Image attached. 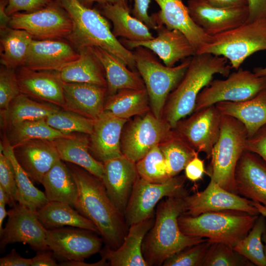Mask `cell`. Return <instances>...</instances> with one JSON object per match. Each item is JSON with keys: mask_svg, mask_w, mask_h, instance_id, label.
Wrapping results in <instances>:
<instances>
[{"mask_svg": "<svg viewBox=\"0 0 266 266\" xmlns=\"http://www.w3.org/2000/svg\"><path fill=\"white\" fill-rule=\"evenodd\" d=\"M67 166L77 187L74 208L96 225L106 246L118 248L129 230L124 214L113 203L100 178L76 165Z\"/></svg>", "mask_w": 266, "mask_h": 266, "instance_id": "cell-1", "label": "cell"}, {"mask_svg": "<svg viewBox=\"0 0 266 266\" xmlns=\"http://www.w3.org/2000/svg\"><path fill=\"white\" fill-rule=\"evenodd\" d=\"M186 190L165 198L158 203L155 221L142 246L148 266L163 265L168 257L185 247L207 238L187 235L180 230L178 218L185 211Z\"/></svg>", "mask_w": 266, "mask_h": 266, "instance_id": "cell-2", "label": "cell"}, {"mask_svg": "<svg viewBox=\"0 0 266 266\" xmlns=\"http://www.w3.org/2000/svg\"><path fill=\"white\" fill-rule=\"evenodd\" d=\"M227 63L226 58L208 53L191 57L186 72L168 96L164 107L163 118L173 129L180 120L194 112L198 96L215 74L229 76L232 67Z\"/></svg>", "mask_w": 266, "mask_h": 266, "instance_id": "cell-3", "label": "cell"}, {"mask_svg": "<svg viewBox=\"0 0 266 266\" xmlns=\"http://www.w3.org/2000/svg\"><path fill=\"white\" fill-rule=\"evenodd\" d=\"M67 12L73 25L66 40L78 51L98 46L113 54L132 70L136 67L133 52L114 36L107 19L99 10L78 0H56Z\"/></svg>", "mask_w": 266, "mask_h": 266, "instance_id": "cell-4", "label": "cell"}, {"mask_svg": "<svg viewBox=\"0 0 266 266\" xmlns=\"http://www.w3.org/2000/svg\"><path fill=\"white\" fill-rule=\"evenodd\" d=\"M259 215L233 210L207 212L197 216L182 214L178 222L181 231L187 235L233 247L248 234Z\"/></svg>", "mask_w": 266, "mask_h": 266, "instance_id": "cell-5", "label": "cell"}, {"mask_svg": "<svg viewBox=\"0 0 266 266\" xmlns=\"http://www.w3.org/2000/svg\"><path fill=\"white\" fill-rule=\"evenodd\" d=\"M133 52L136 68L148 95L151 111L157 118H162L168 97L184 77L192 57L178 66L170 67L163 65L145 47H137Z\"/></svg>", "mask_w": 266, "mask_h": 266, "instance_id": "cell-6", "label": "cell"}, {"mask_svg": "<svg viewBox=\"0 0 266 266\" xmlns=\"http://www.w3.org/2000/svg\"><path fill=\"white\" fill-rule=\"evenodd\" d=\"M247 137L246 129L240 121L222 114L219 138L211 153L210 176L221 187L236 194L235 171L245 150Z\"/></svg>", "mask_w": 266, "mask_h": 266, "instance_id": "cell-7", "label": "cell"}, {"mask_svg": "<svg viewBox=\"0 0 266 266\" xmlns=\"http://www.w3.org/2000/svg\"><path fill=\"white\" fill-rule=\"evenodd\" d=\"M266 50V18L245 23L229 31L212 36L196 54L208 53L222 56L230 61L232 68L238 69L255 53Z\"/></svg>", "mask_w": 266, "mask_h": 266, "instance_id": "cell-8", "label": "cell"}, {"mask_svg": "<svg viewBox=\"0 0 266 266\" xmlns=\"http://www.w3.org/2000/svg\"><path fill=\"white\" fill-rule=\"evenodd\" d=\"M174 133L169 123L157 118L151 111L136 116L125 125L121 134V149L124 156L135 163L153 147Z\"/></svg>", "mask_w": 266, "mask_h": 266, "instance_id": "cell-9", "label": "cell"}, {"mask_svg": "<svg viewBox=\"0 0 266 266\" xmlns=\"http://www.w3.org/2000/svg\"><path fill=\"white\" fill-rule=\"evenodd\" d=\"M225 79L212 80L199 93L194 111L221 101L237 102L251 99L266 89V77L239 68Z\"/></svg>", "mask_w": 266, "mask_h": 266, "instance_id": "cell-10", "label": "cell"}, {"mask_svg": "<svg viewBox=\"0 0 266 266\" xmlns=\"http://www.w3.org/2000/svg\"><path fill=\"white\" fill-rule=\"evenodd\" d=\"M8 27L25 30L35 40L66 39L73 28L67 12L56 0L34 12L13 14Z\"/></svg>", "mask_w": 266, "mask_h": 266, "instance_id": "cell-11", "label": "cell"}, {"mask_svg": "<svg viewBox=\"0 0 266 266\" xmlns=\"http://www.w3.org/2000/svg\"><path fill=\"white\" fill-rule=\"evenodd\" d=\"M186 178L185 175H177L165 182L155 183L139 177L124 214L128 227L153 216L155 206L164 198L186 190L184 184Z\"/></svg>", "mask_w": 266, "mask_h": 266, "instance_id": "cell-12", "label": "cell"}, {"mask_svg": "<svg viewBox=\"0 0 266 266\" xmlns=\"http://www.w3.org/2000/svg\"><path fill=\"white\" fill-rule=\"evenodd\" d=\"M92 231L73 227L47 230L46 243L56 260L84 261L101 250V238Z\"/></svg>", "mask_w": 266, "mask_h": 266, "instance_id": "cell-13", "label": "cell"}, {"mask_svg": "<svg viewBox=\"0 0 266 266\" xmlns=\"http://www.w3.org/2000/svg\"><path fill=\"white\" fill-rule=\"evenodd\" d=\"M221 115L215 104L209 106L180 120L173 129L194 150L209 159L219 138Z\"/></svg>", "mask_w": 266, "mask_h": 266, "instance_id": "cell-14", "label": "cell"}, {"mask_svg": "<svg viewBox=\"0 0 266 266\" xmlns=\"http://www.w3.org/2000/svg\"><path fill=\"white\" fill-rule=\"evenodd\" d=\"M6 226L0 232V250L9 244L21 242L38 251L49 249L46 243L47 230L39 221L36 211L16 204L7 211Z\"/></svg>", "mask_w": 266, "mask_h": 266, "instance_id": "cell-15", "label": "cell"}, {"mask_svg": "<svg viewBox=\"0 0 266 266\" xmlns=\"http://www.w3.org/2000/svg\"><path fill=\"white\" fill-rule=\"evenodd\" d=\"M185 215L197 216L212 211H239L252 215L260 213L252 201L229 192L218 184L212 178L202 191L185 197Z\"/></svg>", "mask_w": 266, "mask_h": 266, "instance_id": "cell-16", "label": "cell"}, {"mask_svg": "<svg viewBox=\"0 0 266 266\" xmlns=\"http://www.w3.org/2000/svg\"><path fill=\"white\" fill-rule=\"evenodd\" d=\"M79 56V51L66 39H33L23 66L36 71H60Z\"/></svg>", "mask_w": 266, "mask_h": 266, "instance_id": "cell-17", "label": "cell"}, {"mask_svg": "<svg viewBox=\"0 0 266 266\" xmlns=\"http://www.w3.org/2000/svg\"><path fill=\"white\" fill-rule=\"evenodd\" d=\"M187 6L194 22L212 36L245 23L249 15L248 6L219 8L188 0Z\"/></svg>", "mask_w": 266, "mask_h": 266, "instance_id": "cell-18", "label": "cell"}, {"mask_svg": "<svg viewBox=\"0 0 266 266\" xmlns=\"http://www.w3.org/2000/svg\"><path fill=\"white\" fill-rule=\"evenodd\" d=\"M156 31L157 36L150 40L132 41L124 39L121 42L128 49L141 46L149 49L157 55L165 65L170 67L196 54L194 46L180 31L165 26H158Z\"/></svg>", "mask_w": 266, "mask_h": 266, "instance_id": "cell-19", "label": "cell"}, {"mask_svg": "<svg viewBox=\"0 0 266 266\" xmlns=\"http://www.w3.org/2000/svg\"><path fill=\"white\" fill-rule=\"evenodd\" d=\"M103 164L101 180L109 197L124 214L133 186L139 177L136 163L123 155L108 160Z\"/></svg>", "mask_w": 266, "mask_h": 266, "instance_id": "cell-20", "label": "cell"}, {"mask_svg": "<svg viewBox=\"0 0 266 266\" xmlns=\"http://www.w3.org/2000/svg\"><path fill=\"white\" fill-rule=\"evenodd\" d=\"M160 10L151 15L157 26L180 31L188 39L197 52L209 43L212 36L206 33L192 20L182 0H154Z\"/></svg>", "mask_w": 266, "mask_h": 266, "instance_id": "cell-21", "label": "cell"}, {"mask_svg": "<svg viewBox=\"0 0 266 266\" xmlns=\"http://www.w3.org/2000/svg\"><path fill=\"white\" fill-rule=\"evenodd\" d=\"M21 93L64 109L63 81L57 71H36L24 66L16 71Z\"/></svg>", "mask_w": 266, "mask_h": 266, "instance_id": "cell-22", "label": "cell"}, {"mask_svg": "<svg viewBox=\"0 0 266 266\" xmlns=\"http://www.w3.org/2000/svg\"><path fill=\"white\" fill-rule=\"evenodd\" d=\"M12 147L18 163L34 183H41L45 174L61 160L53 140L31 139Z\"/></svg>", "mask_w": 266, "mask_h": 266, "instance_id": "cell-23", "label": "cell"}, {"mask_svg": "<svg viewBox=\"0 0 266 266\" xmlns=\"http://www.w3.org/2000/svg\"><path fill=\"white\" fill-rule=\"evenodd\" d=\"M237 194L266 206V162L260 156L245 150L235 171Z\"/></svg>", "mask_w": 266, "mask_h": 266, "instance_id": "cell-24", "label": "cell"}, {"mask_svg": "<svg viewBox=\"0 0 266 266\" xmlns=\"http://www.w3.org/2000/svg\"><path fill=\"white\" fill-rule=\"evenodd\" d=\"M128 121L104 110L95 120L93 132L90 135V149L97 160L103 163L123 155L121 138Z\"/></svg>", "mask_w": 266, "mask_h": 266, "instance_id": "cell-25", "label": "cell"}, {"mask_svg": "<svg viewBox=\"0 0 266 266\" xmlns=\"http://www.w3.org/2000/svg\"><path fill=\"white\" fill-rule=\"evenodd\" d=\"M155 221L152 216L129 226L128 232L121 246L112 249L105 246L100 251L112 266H148L142 253L144 238Z\"/></svg>", "mask_w": 266, "mask_h": 266, "instance_id": "cell-26", "label": "cell"}, {"mask_svg": "<svg viewBox=\"0 0 266 266\" xmlns=\"http://www.w3.org/2000/svg\"><path fill=\"white\" fill-rule=\"evenodd\" d=\"M65 108L95 120L103 111L107 87L90 83L63 82Z\"/></svg>", "mask_w": 266, "mask_h": 266, "instance_id": "cell-27", "label": "cell"}, {"mask_svg": "<svg viewBox=\"0 0 266 266\" xmlns=\"http://www.w3.org/2000/svg\"><path fill=\"white\" fill-rule=\"evenodd\" d=\"M101 64L107 81V96L125 89L140 90L145 88L140 74L129 69L117 57L98 46L90 47Z\"/></svg>", "mask_w": 266, "mask_h": 266, "instance_id": "cell-28", "label": "cell"}, {"mask_svg": "<svg viewBox=\"0 0 266 266\" xmlns=\"http://www.w3.org/2000/svg\"><path fill=\"white\" fill-rule=\"evenodd\" d=\"M215 105L221 114L240 121L246 129L248 137L252 136L266 124V89L246 100L221 101Z\"/></svg>", "mask_w": 266, "mask_h": 266, "instance_id": "cell-29", "label": "cell"}, {"mask_svg": "<svg viewBox=\"0 0 266 266\" xmlns=\"http://www.w3.org/2000/svg\"><path fill=\"white\" fill-rule=\"evenodd\" d=\"M88 134H73L69 137L53 140L60 159L76 165L100 180L103 174V164L89 152L90 139Z\"/></svg>", "mask_w": 266, "mask_h": 266, "instance_id": "cell-30", "label": "cell"}, {"mask_svg": "<svg viewBox=\"0 0 266 266\" xmlns=\"http://www.w3.org/2000/svg\"><path fill=\"white\" fill-rule=\"evenodd\" d=\"M98 5L100 13L112 22V33L115 37L132 41H145L154 37L145 24L131 15L130 8L117 4Z\"/></svg>", "mask_w": 266, "mask_h": 266, "instance_id": "cell-31", "label": "cell"}, {"mask_svg": "<svg viewBox=\"0 0 266 266\" xmlns=\"http://www.w3.org/2000/svg\"><path fill=\"white\" fill-rule=\"evenodd\" d=\"M37 217L47 230L73 227L92 231L100 235L96 225L67 203L51 201L36 210Z\"/></svg>", "mask_w": 266, "mask_h": 266, "instance_id": "cell-32", "label": "cell"}, {"mask_svg": "<svg viewBox=\"0 0 266 266\" xmlns=\"http://www.w3.org/2000/svg\"><path fill=\"white\" fill-rule=\"evenodd\" d=\"M80 56L60 72L63 82L90 83L107 87L104 68L90 47L78 50Z\"/></svg>", "mask_w": 266, "mask_h": 266, "instance_id": "cell-33", "label": "cell"}, {"mask_svg": "<svg viewBox=\"0 0 266 266\" xmlns=\"http://www.w3.org/2000/svg\"><path fill=\"white\" fill-rule=\"evenodd\" d=\"M60 109L56 105L35 101L21 93L10 102L6 110H0L1 126L7 129L25 121L46 119Z\"/></svg>", "mask_w": 266, "mask_h": 266, "instance_id": "cell-34", "label": "cell"}, {"mask_svg": "<svg viewBox=\"0 0 266 266\" xmlns=\"http://www.w3.org/2000/svg\"><path fill=\"white\" fill-rule=\"evenodd\" d=\"M41 184L45 189L48 201H60L73 207L77 196V187L67 166L58 161L42 178Z\"/></svg>", "mask_w": 266, "mask_h": 266, "instance_id": "cell-35", "label": "cell"}, {"mask_svg": "<svg viewBox=\"0 0 266 266\" xmlns=\"http://www.w3.org/2000/svg\"><path fill=\"white\" fill-rule=\"evenodd\" d=\"M149 105L146 88L125 89L108 96L103 110L118 118L129 120L132 117L143 115L150 111Z\"/></svg>", "mask_w": 266, "mask_h": 266, "instance_id": "cell-36", "label": "cell"}, {"mask_svg": "<svg viewBox=\"0 0 266 266\" xmlns=\"http://www.w3.org/2000/svg\"><path fill=\"white\" fill-rule=\"evenodd\" d=\"M0 30V63L16 69L24 65L32 36L25 30L7 27Z\"/></svg>", "mask_w": 266, "mask_h": 266, "instance_id": "cell-37", "label": "cell"}, {"mask_svg": "<svg viewBox=\"0 0 266 266\" xmlns=\"http://www.w3.org/2000/svg\"><path fill=\"white\" fill-rule=\"evenodd\" d=\"M1 152L8 156L14 169L19 194L18 203L36 211L45 205L48 200L45 193L34 186L33 182L20 166L15 158L13 147L6 135L2 144L0 143V153Z\"/></svg>", "mask_w": 266, "mask_h": 266, "instance_id": "cell-38", "label": "cell"}, {"mask_svg": "<svg viewBox=\"0 0 266 266\" xmlns=\"http://www.w3.org/2000/svg\"><path fill=\"white\" fill-rule=\"evenodd\" d=\"M6 130V136L12 146L31 139L54 140L69 137L73 134H66L55 129L47 123L45 119L25 121L14 125Z\"/></svg>", "mask_w": 266, "mask_h": 266, "instance_id": "cell-39", "label": "cell"}, {"mask_svg": "<svg viewBox=\"0 0 266 266\" xmlns=\"http://www.w3.org/2000/svg\"><path fill=\"white\" fill-rule=\"evenodd\" d=\"M171 177L178 175L198 152L194 150L175 131L159 144Z\"/></svg>", "mask_w": 266, "mask_h": 266, "instance_id": "cell-40", "label": "cell"}, {"mask_svg": "<svg viewBox=\"0 0 266 266\" xmlns=\"http://www.w3.org/2000/svg\"><path fill=\"white\" fill-rule=\"evenodd\" d=\"M266 233V217L260 214L248 234L233 247L254 266H266L262 237Z\"/></svg>", "mask_w": 266, "mask_h": 266, "instance_id": "cell-41", "label": "cell"}, {"mask_svg": "<svg viewBox=\"0 0 266 266\" xmlns=\"http://www.w3.org/2000/svg\"><path fill=\"white\" fill-rule=\"evenodd\" d=\"M136 166L139 177L150 182L161 183L172 177L159 145L137 162Z\"/></svg>", "mask_w": 266, "mask_h": 266, "instance_id": "cell-42", "label": "cell"}, {"mask_svg": "<svg viewBox=\"0 0 266 266\" xmlns=\"http://www.w3.org/2000/svg\"><path fill=\"white\" fill-rule=\"evenodd\" d=\"M45 121L50 126L64 134L77 132L89 135L93 132L95 123L94 119L63 109L50 114Z\"/></svg>", "mask_w": 266, "mask_h": 266, "instance_id": "cell-43", "label": "cell"}, {"mask_svg": "<svg viewBox=\"0 0 266 266\" xmlns=\"http://www.w3.org/2000/svg\"><path fill=\"white\" fill-rule=\"evenodd\" d=\"M245 257L226 244L211 242L203 266H253Z\"/></svg>", "mask_w": 266, "mask_h": 266, "instance_id": "cell-44", "label": "cell"}, {"mask_svg": "<svg viewBox=\"0 0 266 266\" xmlns=\"http://www.w3.org/2000/svg\"><path fill=\"white\" fill-rule=\"evenodd\" d=\"M211 241H204L187 247L167 258L164 266H203Z\"/></svg>", "mask_w": 266, "mask_h": 266, "instance_id": "cell-45", "label": "cell"}, {"mask_svg": "<svg viewBox=\"0 0 266 266\" xmlns=\"http://www.w3.org/2000/svg\"><path fill=\"white\" fill-rule=\"evenodd\" d=\"M21 94L15 68L1 66L0 69V108L6 110L10 102Z\"/></svg>", "mask_w": 266, "mask_h": 266, "instance_id": "cell-46", "label": "cell"}, {"mask_svg": "<svg viewBox=\"0 0 266 266\" xmlns=\"http://www.w3.org/2000/svg\"><path fill=\"white\" fill-rule=\"evenodd\" d=\"M0 186L8 194L13 204L19 201V194L12 164L7 155L0 153Z\"/></svg>", "mask_w": 266, "mask_h": 266, "instance_id": "cell-47", "label": "cell"}, {"mask_svg": "<svg viewBox=\"0 0 266 266\" xmlns=\"http://www.w3.org/2000/svg\"><path fill=\"white\" fill-rule=\"evenodd\" d=\"M8 4L6 8L7 14L11 16L21 11L29 13L44 8L56 0H7Z\"/></svg>", "mask_w": 266, "mask_h": 266, "instance_id": "cell-48", "label": "cell"}, {"mask_svg": "<svg viewBox=\"0 0 266 266\" xmlns=\"http://www.w3.org/2000/svg\"><path fill=\"white\" fill-rule=\"evenodd\" d=\"M245 149L257 154L266 162V124L252 136L247 137Z\"/></svg>", "mask_w": 266, "mask_h": 266, "instance_id": "cell-49", "label": "cell"}, {"mask_svg": "<svg viewBox=\"0 0 266 266\" xmlns=\"http://www.w3.org/2000/svg\"><path fill=\"white\" fill-rule=\"evenodd\" d=\"M133 1V7L132 11L133 16L145 24L149 29L156 31L158 27L148 12L151 0Z\"/></svg>", "mask_w": 266, "mask_h": 266, "instance_id": "cell-50", "label": "cell"}, {"mask_svg": "<svg viewBox=\"0 0 266 266\" xmlns=\"http://www.w3.org/2000/svg\"><path fill=\"white\" fill-rule=\"evenodd\" d=\"M205 172L204 161L197 154L185 168V176L189 180L196 182L200 179Z\"/></svg>", "mask_w": 266, "mask_h": 266, "instance_id": "cell-51", "label": "cell"}, {"mask_svg": "<svg viewBox=\"0 0 266 266\" xmlns=\"http://www.w3.org/2000/svg\"><path fill=\"white\" fill-rule=\"evenodd\" d=\"M249 15L246 22L266 18V0H248Z\"/></svg>", "mask_w": 266, "mask_h": 266, "instance_id": "cell-52", "label": "cell"}, {"mask_svg": "<svg viewBox=\"0 0 266 266\" xmlns=\"http://www.w3.org/2000/svg\"><path fill=\"white\" fill-rule=\"evenodd\" d=\"M32 263V258L22 257L14 249L0 259V266H31Z\"/></svg>", "mask_w": 266, "mask_h": 266, "instance_id": "cell-53", "label": "cell"}, {"mask_svg": "<svg viewBox=\"0 0 266 266\" xmlns=\"http://www.w3.org/2000/svg\"><path fill=\"white\" fill-rule=\"evenodd\" d=\"M53 252L49 249L37 251L35 256L32 258L31 266H56V262Z\"/></svg>", "mask_w": 266, "mask_h": 266, "instance_id": "cell-54", "label": "cell"}, {"mask_svg": "<svg viewBox=\"0 0 266 266\" xmlns=\"http://www.w3.org/2000/svg\"><path fill=\"white\" fill-rule=\"evenodd\" d=\"M210 6L219 8H229L248 6V0H198Z\"/></svg>", "mask_w": 266, "mask_h": 266, "instance_id": "cell-55", "label": "cell"}, {"mask_svg": "<svg viewBox=\"0 0 266 266\" xmlns=\"http://www.w3.org/2000/svg\"><path fill=\"white\" fill-rule=\"evenodd\" d=\"M82 4L86 6L91 7L94 3H97L98 5L105 4H117L129 8L128 5L129 0H78Z\"/></svg>", "mask_w": 266, "mask_h": 266, "instance_id": "cell-56", "label": "cell"}, {"mask_svg": "<svg viewBox=\"0 0 266 266\" xmlns=\"http://www.w3.org/2000/svg\"><path fill=\"white\" fill-rule=\"evenodd\" d=\"M110 265L109 262L104 258L94 263H87L84 261H63L58 264V266H104Z\"/></svg>", "mask_w": 266, "mask_h": 266, "instance_id": "cell-57", "label": "cell"}, {"mask_svg": "<svg viewBox=\"0 0 266 266\" xmlns=\"http://www.w3.org/2000/svg\"><path fill=\"white\" fill-rule=\"evenodd\" d=\"M8 4L7 0H0V29L8 27L11 16L6 12V8Z\"/></svg>", "mask_w": 266, "mask_h": 266, "instance_id": "cell-58", "label": "cell"}, {"mask_svg": "<svg viewBox=\"0 0 266 266\" xmlns=\"http://www.w3.org/2000/svg\"><path fill=\"white\" fill-rule=\"evenodd\" d=\"M0 203H5L10 206H13L8 194L1 186H0Z\"/></svg>", "mask_w": 266, "mask_h": 266, "instance_id": "cell-59", "label": "cell"}, {"mask_svg": "<svg viewBox=\"0 0 266 266\" xmlns=\"http://www.w3.org/2000/svg\"><path fill=\"white\" fill-rule=\"evenodd\" d=\"M5 205L6 204L5 203H0V232L3 230L2 224L4 219L7 215V211L5 209Z\"/></svg>", "mask_w": 266, "mask_h": 266, "instance_id": "cell-60", "label": "cell"}, {"mask_svg": "<svg viewBox=\"0 0 266 266\" xmlns=\"http://www.w3.org/2000/svg\"><path fill=\"white\" fill-rule=\"evenodd\" d=\"M252 203L257 208L260 214L266 217V206L256 202L252 201Z\"/></svg>", "mask_w": 266, "mask_h": 266, "instance_id": "cell-61", "label": "cell"}, {"mask_svg": "<svg viewBox=\"0 0 266 266\" xmlns=\"http://www.w3.org/2000/svg\"><path fill=\"white\" fill-rule=\"evenodd\" d=\"M253 72L258 76L266 77V66L255 67Z\"/></svg>", "mask_w": 266, "mask_h": 266, "instance_id": "cell-62", "label": "cell"}, {"mask_svg": "<svg viewBox=\"0 0 266 266\" xmlns=\"http://www.w3.org/2000/svg\"><path fill=\"white\" fill-rule=\"evenodd\" d=\"M262 239L264 242V252L266 257V233L263 234Z\"/></svg>", "mask_w": 266, "mask_h": 266, "instance_id": "cell-63", "label": "cell"}]
</instances>
